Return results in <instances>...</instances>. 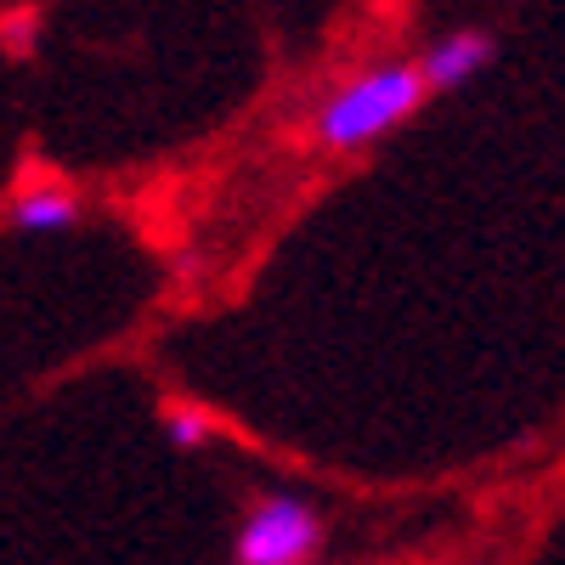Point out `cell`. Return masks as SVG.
Returning <instances> with one entry per match:
<instances>
[{"label": "cell", "instance_id": "obj_1", "mask_svg": "<svg viewBox=\"0 0 565 565\" xmlns=\"http://www.w3.org/2000/svg\"><path fill=\"white\" fill-rule=\"evenodd\" d=\"M424 103V79L407 63H385V68H367L351 85H340L334 97L322 103L317 114V136L328 148H367L373 136L396 130L413 108Z\"/></svg>", "mask_w": 565, "mask_h": 565}, {"label": "cell", "instance_id": "obj_2", "mask_svg": "<svg viewBox=\"0 0 565 565\" xmlns=\"http://www.w3.org/2000/svg\"><path fill=\"white\" fill-rule=\"evenodd\" d=\"M322 526L300 498H266L238 537V565H306Z\"/></svg>", "mask_w": 565, "mask_h": 565}, {"label": "cell", "instance_id": "obj_3", "mask_svg": "<svg viewBox=\"0 0 565 565\" xmlns=\"http://www.w3.org/2000/svg\"><path fill=\"white\" fill-rule=\"evenodd\" d=\"M492 57H498L492 34H481V29H458V34L436 40L430 52H424L418 79H424V90H452V85H463V79H476Z\"/></svg>", "mask_w": 565, "mask_h": 565}, {"label": "cell", "instance_id": "obj_4", "mask_svg": "<svg viewBox=\"0 0 565 565\" xmlns=\"http://www.w3.org/2000/svg\"><path fill=\"white\" fill-rule=\"evenodd\" d=\"M74 215H79V204L57 181H34L12 199V226H23V232H63V226H74Z\"/></svg>", "mask_w": 565, "mask_h": 565}, {"label": "cell", "instance_id": "obj_5", "mask_svg": "<svg viewBox=\"0 0 565 565\" xmlns=\"http://www.w3.org/2000/svg\"><path fill=\"white\" fill-rule=\"evenodd\" d=\"M164 436H170V447L193 452V447L210 441V418H204L199 407H170V413H164Z\"/></svg>", "mask_w": 565, "mask_h": 565}]
</instances>
